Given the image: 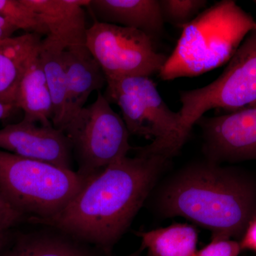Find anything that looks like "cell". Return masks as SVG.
<instances>
[{"mask_svg": "<svg viewBox=\"0 0 256 256\" xmlns=\"http://www.w3.org/2000/svg\"><path fill=\"white\" fill-rule=\"evenodd\" d=\"M92 178L58 214L30 220L79 242L110 250L120 238L152 190L169 156L137 148Z\"/></svg>", "mask_w": 256, "mask_h": 256, "instance_id": "cell-1", "label": "cell"}, {"mask_svg": "<svg viewBox=\"0 0 256 256\" xmlns=\"http://www.w3.org/2000/svg\"><path fill=\"white\" fill-rule=\"evenodd\" d=\"M160 208L212 232V238L242 236L256 217V188L250 180L210 161L190 165L163 188Z\"/></svg>", "mask_w": 256, "mask_h": 256, "instance_id": "cell-2", "label": "cell"}, {"mask_svg": "<svg viewBox=\"0 0 256 256\" xmlns=\"http://www.w3.org/2000/svg\"><path fill=\"white\" fill-rule=\"evenodd\" d=\"M255 30V18L235 1L218 2L183 26L160 77L164 80L195 77L218 68L228 63Z\"/></svg>", "mask_w": 256, "mask_h": 256, "instance_id": "cell-3", "label": "cell"}, {"mask_svg": "<svg viewBox=\"0 0 256 256\" xmlns=\"http://www.w3.org/2000/svg\"><path fill=\"white\" fill-rule=\"evenodd\" d=\"M89 181L74 170L0 150V194L28 220L58 214Z\"/></svg>", "mask_w": 256, "mask_h": 256, "instance_id": "cell-4", "label": "cell"}, {"mask_svg": "<svg viewBox=\"0 0 256 256\" xmlns=\"http://www.w3.org/2000/svg\"><path fill=\"white\" fill-rule=\"evenodd\" d=\"M106 98L117 104L130 134L152 140L148 149L172 158L180 144V114L168 107L150 77L106 79Z\"/></svg>", "mask_w": 256, "mask_h": 256, "instance_id": "cell-5", "label": "cell"}, {"mask_svg": "<svg viewBox=\"0 0 256 256\" xmlns=\"http://www.w3.org/2000/svg\"><path fill=\"white\" fill-rule=\"evenodd\" d=\"M180 144L192 128L212 109L232 114L256 106V30L242 42L228 65L206 86L180 94Z\"/></svg>", "mask_w": 256, "mask_h": 256, "instance_id": "cell-6", "label": "cell"}, {"mask_svg": "<svg viewBox=\"0 0 256 256\" xmlns=\"http://www.w3.org/2000/svg\"><path fill=\"white\" fill-rule=\"evenodd\" d=\"M78 164L77 172L88 180L128 156L130 134L124 119L100 92L64 129Z\"/></svg>", "mask_w": 256, "mask_h": 256, "instance_id": "cell-7", "label": "cell"}, {"mask_svg": "<svg viewBox=\"0 0 256 256\" xmlns=\"http://www.w3.org/2000/svg\"><path fill=\"white\" fill-rule=\"evenodd\" d=\"M154 43L140 30L98 21L86 32V46L106 79L159 74L168 56L159 53Z\"/></svg>", "mask_w": 256, "mask_h": 256, "instance_id": "cell-8", "label": "cell"}, {"mask_svg": "<svg viewBox=\"0 0 256 256\" xmlns=\"http://www.w3.org/2000/svg\"><path fill=\"white\" fill-rule=\"evenodd\" d=\"M204 152L208 160H256V106L232 114L202 117Z\"/></svg>", "mask_w": 256, "mask_h": 256, "instance_id": "cell-9", "label": "cell"}, {"mask_svg": "<svg viewBox=\"0 0 256 256\" xmlns=\"http://www.w3.org/2000/svg\"><path fill=\"white\" fill-rule=\"evenodd\" d=\"M0 149L26 159L72 169L73 148L64 131L22 120L0 130Z\"/></svg>", "mask_w": 256, "mask_h": 256, "instance_id": "cell-10", "label": "cell"}, {"mask_svg": "<svg viewBox=\"0 0 256 256\" xmlns=\"http://www.w3.org/2000/svg\"><path fill=\"white\" fill-rule=\"evenodd\" d=\"M38 14L48 30L42 44L64 50L86 44L84 8L89 0H22Z\"/></svg>", "mask_w": 256, "mask_h": 256, "instance_id": "cell-11", "label": "cell"}, {"mask_svg": "<svg viewBox=\"0 0 256 256\" xmlns=\"http://www.w3.org/2000/svg\"><path fill=\"white\" fill-rule=\"evenodd\" d=\"M68 85V104L63 129L85 107L92 92H100L106 84L100 66L85 45L68 47L63 50Z\"/></svg>", "mask_w": 256, "mask_h": 256, "instance_id": "cell-12", "label": "cell"}, {"mask_svg": "<svg viewBox=\"0 0 256 256\" xmlns=\"http://www.w3.org/2000/svg\"><path fill=\"white\" fill-rule=\"evenodd\" d=\"M86 8L95 21L136 28L154 42L164 32L159 0H89Z\"/></svg>", "mask_w": 256, "mask_h": 256, "instance_id": "cell-13", "label": "cell"}, {"mask_svg": "<svg viewBox=\"0 0 256 256\" xmlns=\"http://www.w3.org/2000/svg\"><path fill=\"white\" fill-rule=\"evenodd\" d=\"M42 42L35 33L0 40V101L15 106L20 82Z\"/></svg>", "mask_w": 256, "mask_h": 256, "instance_id": "cell-14", "label": "cell"}, {"mask_svg": "<svg viewBox=\"0 0 256 256\" xmlns=\"http://www.w3.org/2000/svg\"><path fill=\"white\" fill-rule=\"evenodd\" d=\"M40 52L24 74L16 97V108L24 112V120L50 126L53 118V104Z\"/></svg>", "mask_w": 256, "mask_h": 256, "instance_id": "cell-15", "label": "cell"}, {"mask_svg": "<svg viewBox=\"0 0 256 256\" xmlns=\"http://www.w3.org/2000/svg\"><path fill=\"white\" fill-rule=\"evenodd\" d=\"M138 235L142 248H146L152 256H195L197 252L198 234L188 224H172Z\"/></svg>", "mask_w": 256, "mask_h": 256, "instance_id": "cell-16", "label": "cell"}, {"mask_svg": "<svg viewBox=\"0 0 256 256\" xmlns=\"http://www.w3.org/2000/svg\"><path fill=\"white\" fill-rule=\"evenodd\" d=\"M3 256H96L90 249L64 234L22 236Z\"/></svg>", "mask_w": 256, "mask_h": 256, "instance_id": "cell-17", "label": "cell"}, {"mask_svg": "<svg viewBox=\"0 0 256 256\" xmlns=\"http://www.w3.org/2000/svg\"><path fill=\"white\" fill-rule=\"evenodd\" d=\"M40 58L53 104L54 127L62 130L66 116L68 85L63 50L41 44Z\"/></svg>", "mask_w": 256, "mask_h": 256, "instance_id": "cell-18", "label": "cell"}, {"mask_svg": "<svg viewBox=\"0 0 256 256\" xmlns=\"http://www.w3.org/2000/svg\"><path fill=\"white\" fill-rule=\"evenodd\" d=\"M0 16L26 33L48 35V30L38 14L22 0H0Z\"/></svg>", "mask_w": 256, "mask_h": 256, "instance_id": "cell-19", "label": "cell"}, {"mask_svg": "<svg viewBox=\"0 0 256 256\" xmlns=\"http://www.w3.org/2000/svg\"><path fill=\"white\" fill-rule=\"evenodd\" d=\"M164 23L182 28L206 8L205 0H160Z\"/></svg>", "mask_w": 256, "mask_h": 256, "instance_id": "cell-20", "label": "cell"}, {"mask_svg": "<svg viewBox=\"0 0 256 256\" xmlns=\"http://www.w3.org/2000/svg\"><path fill=\"white\" fill-rule=\"evenodd\" d=\"M242 252L240 242L233 239L212 238V242L195 256H238Z\"/></svg>", "mask_w": 256, "mask_h": 256, "instance_id": "cell-21", "label": "cell"}, {"mask_svg": "<svg viewBox=\"0 0 256 256\" xmlns=\"http://www.w3.org/2000/svg\"><path fill=\"white\" fill-rule=\"evenodd\" d=\"M23 216L0 194V230L8 232L22 220Z\"/></svg>", "mask_w": 256, "mask_h": 256, "instance_id": "cell-22", "label": "cell"}, {"mask_svg": "<svg viewBox=\"0 0 256 256\" xmlns=\"http://www.w3.org/2000/svg\"><path fill=\"white\" fill-rule=\"evenodd\" d=\"M239 242L242 250H248L256 252V217L249 223Z\"/></svg>", "mask_w": 256, "mask_h": 256, "instance_id": "cell-23", "label": "cell"}, {"mask_svg": "<svg viewBox=\"0 0 256 256\" xmlns=\"http://www.w3.org/2000/svg\"><path fill=\"white\" fill-rule=\"evenodd\" d=\"M18 30V28L0 16V40L12 37L13 34Z\"/></svg>", "mask_w": 256, "mask_h": 256, "instance_id": "cell-24", "label": "cell"}, {"mask_svg": "<svg viewBox=\"0 0 256 256\" xmlns=\"http://www.w3.org/2000/svg\"><path fill=\"white\" fill-rule=\"evenodd\" d=\"M16 108L15 106L5 104L0 101V120L6 118L12 114L13 111Z\"/></svg>", "mask_w": 256, "mask_h": 256, "instance_id": "cell-25", "label": "cell"}, {"mask_svg": "<svg viewBox=\"0 0 256 256\" xmlns=\"http://www.w3.org/2000/svg\"><path fill=\"white\" fill-rule=\"evenodd\" d=\"M6 232L4 230H0V248L3 246L6 240Z\"/></svg>", "mask_w": 256, "mask_h": 256, "instance_id": "cell-26", "label": "cell"}, {"mask_svg": "<svg viewBox=\"0 0 256 256\" xmlns=\"http://www.w3.org/2000/svg\"><path fill=\"white\" fill-rule=\"evenodd\" d=\"M141 249L140 250H138V252H132V254H130L127 256H140Z\"/></svg>", "mask_w": 256, "mask_h": 256, "instance_id": "cell-27", "label": "cell"}, {"mask_svg": "<svg viewBox=\"0 0 256 256\" xmlns=\"http://www.w3.org/2000/svg\"><path fill=\"white\" fill-rule=\"evenodd\" d=\"M254 4H255L256 6V0H255V1H254Z\"/></svg>", "mask_w": 256, "mask_h": 256, "instance_id": "cell-28", "label": "cell"}, {"mask_svg": "<svg viewBox=\"0 0 256 256\" xmlns=\"http://www.w3.org/2000/svg\"><path fill=\"white\" fill-rule=\"evenodd\" d=\"M151 256V255H150V254H148V256Z\"/></svg>", "mask_w": 256, "mask_h": 256, "instance_id": "cell-29", "label": "cell"}]
</instances>
